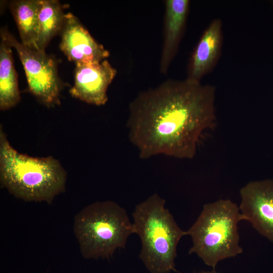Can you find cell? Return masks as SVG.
<instances>
[{
  "mask_svg": "<svg viewBox=\"0 0 273 273\" xmlns=\"http://www.w3.org/2000/svg\"><path fill=\"white\" fill-rule=\"evenodd\" d=\"M20 99L11 47L2 39L0 45L1 110L5 111L14 107Z\"/></svg>",
  "mask_w": 273,
  "mask_h": 273,
  "instance_id": "4fadbf2b",
  "label": "cell"
},
{
  "mask_svg": "<svg viewBox=\"0 0 273 273\" xmlns=\"http://www.w3.org/2000/svg\"><path fill=\"white\" fill-rule=\"evenodd\" d=\"M41 0H17L10 8L17 24L22 43L35 50L37 47L38 14Z\"/></svg>",
  "mask_w": 273,
  "mask_h": 273,
  "instance_id": "7c38bea8",
  "label": "cell"
},
{
  "mask_svg": "<svg viewBox=\"0 0 273 273\" xmlns=\"http://www.w3.org/2000/svg\"><path fill=\"white\" fill-rule=\"evenodd\" d=\"M74 83L71 95L86 103L97 106L106 104L107 91L116 74L107 60L101 62L75 64Z\"/></svg>",
  "mask_w": 273,
  "mask_h": 273,
  "instance_id": "ba28073f",
  "label": "cell"
},
{
  "mask_svg": "<svg viewBox=\"0 0 273 273\" xmlns=\"http://www.w3.org/2000/svg\"><path fill=\"white\" fill-rule=\"evenodd\" d=\"M215 87L168 79L130 103L127 126L141 159L164 155L193 159L202 133L216 123Z\"/></svg>",
  "mask_w": 273,
  "mask_h": 273,
  "instance_id": "6da1fadb",
  "label": "cell"
},
{
  "mask_svg": "<svg viewBox=\"0 0 273 273\" xmlns=\"http://www.w3.org/2000/svg\"><path fill=\"white\" fill-rule=\"evenodd\" d=\"M195 273H221L220 272H218L215 270V269H213L212 270H203L198 272H196Z\"/></svg>",
  "mask_w": 273,
  "mask_h": 273,
  "instance_id": "9a60e30c",
  "label": "cell"
},
{
  "mask_svg": "<svg viewBox=\"0 0 273 273\" xmlns=\"http://www.w3.org/2000/svg\"><path fill=\"white\" fill-rule=\"evenodd\" d=\"M62 30L60 48L75 64L101 62L109 56L72 13L65 14Z\"/></svg>",
  "mask_w": 273,
  "mask_h": 273,
  "instance_id": "9c48e42d",
  "label": "cell"
},
{
  "mask_svg": "<svg viewBox=\"0 0 273 273\" xmlns=\"http://www.w3.org/2000/svg\"><path fill=\"white\" fill-rule=\"evenodd\" d=\"M67 173L52 156L33 157L22 154L9 143L0 127V182L15 197L50 204L64 192Z\"/></svg>",
  "mask_w": 273,
  "mask_h": 273,
  "instance_id": "7a4b0ae2",
  "label": "cell"
},
{
  "mask_svg": "<svg viewBox=\"0 0 273 273\" xmlns=\"http://www.w3.org/2000/svg\"><path fill=\"white\" fill-rule=\"evenodd\" d=\"M222 43V22L220 19L215 18L203 32L191 55L186 78L201 82L217 63Z\"/></svg>",
  "mask_w": 273,
  "mask_h": 273,
  "instance_id": "30bf717a",
  "label": "cell"
},
{
  "mask_svg": "<svg viewBox=\"0 0 273 273\" xmlns=\"http://www.w3.org/2000/svg\"><path fill=\"white\" fill-rule=\"evenodd\" d=\"M190 6L188 0L165 1L164 38L160 72L166 74L176 55L184 34Z\"/></svg>",
  "mask_w": 273,
  "mask_h": 273,
  "instance_id": "8fae6325",
  "label": "cell"
},
{
  "mask_svg": "<svg viewBox=\"0 0 273 273\" xmlns=\"http://www.w3.org/2000/svg\"><path fill=\"white\" fill-rule=\"evenodd\" d=\"M243 220L239 207L229 199L204 205L197 219L189 229L192 239L189 254H196L215 269L219 262L242 253L238 223Z\"/></svg>",
  "mask_w": 273,
  "mask_h": 273,
  "instance_id": "277c9868",
  "label": "cell"
},
{
  "mask_svg": "<svg viewBox=\"0 0 273 273\" xmlns=\"http://www.w3.org/2000/svg\"><path fill=\"white\" fill-rule=\"evenodd\" d=\"M1 36L17 52L25 70L29 92L49 107L59 104L61 86L53 60L43 51L25 46L6 29L1 31Z\"/></svg>",
  "mask_w": 273,
  "mask_h": 273,
  "instance_id": "8992f818",
  "label": "cell"
},
{
  "mask_svg": "<svg viewBox=\"0 0 273 273\" xmlns=\"http://www.w3.org/2000/svg\"><path fill=\"white\" fill-rule=\"evenodd\" d=\"M65 14L62 6L56 0H41L38 14L37 47L44 51L51 39L64 25Z\"/></svg>",
  "mask_w": 273,
  "mask_h": 273,
  "instance_id": "5bb4252c",
  "label": "cell"
},
{
  "mask_svg": "<svg viewBox=\"0 0 273 273\" xmlns=\"http://www.w3.org/2000/svg\"><path fill=\"white\" fill-rule=\"evenodd\" d=\"M243 220L273 243V179L249 181L240 191Z\"/></svg>",
  "mask_w": 273,
  "mask_h": 273,
  "instance_id": "52a82bcc",
  "label": "cell"
},
{
  "mask_svg": "<svg viewBox=\"0 0 273 273\" xmlns=\"http://www.w3.org/2000/svg\"><path fill=\"white\" fill-rule=\"evenodd\" d=\"M73 231L81 255L95 259L110 258L134 234L126 210L110 200L92 203L79 211Z\"/></svg>",
  "mask_w": 273,
  "mask_h": 273,
  "instance_id": "5b68a950",
  "label": "cell"
},
{
  "mask_svg": "<svg viewBox=\"0 0 273 273\" xmlns=\"http://www.w3.org/2000/svg\"><path fill=\"white\" fill-rule=\"evenodd\" d=\"M165 205V199L155 193L138 204L132 214L134 234L142 243L139 258L150 273L175 270L178 244L187 235Z\"/></svg>",
  "mask_w": 273,
  "mask_h": 273,
  "instance_id": "3957f363",
  "label": "cell"
}]
</instances>
